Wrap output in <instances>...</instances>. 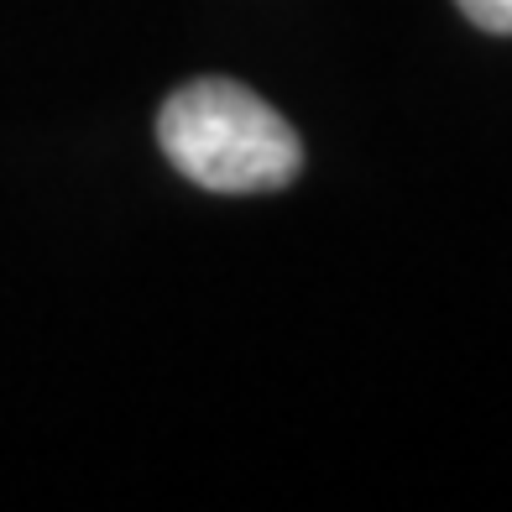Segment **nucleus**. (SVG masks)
Segmentation results:
<instances>
[{
    "label": "nucleus",
    "instance_id": "f257e3e1",
    "mask_svg": "<svg viewBox=\"0 0 512 512\" xmlns=\"http://www.w3.org/2000/svg\"><path fill=\"white\" fill-rule=\"evenodd\" d=\"M168 162L209 194H272L304 168V142L262 95L236 79H194L157 110Z\"/></svg>",
    "mask_w": 512,
    "mask_h": 512
},
{
    "label": "nucleus",
    "instance_id": "f03ea898",
    "mask_svg": "<svg viewBox=\"0 0 512 512\" xmlns=\"http://www.w3.org/2000/svg\"><path fill=\"white\" fill-rule=\"evenodd\" d=\"M481 32H512V0H455Z\"/></svg>",
    "mask_w": 512,
    "mask_h": 512
}]
</instances>
